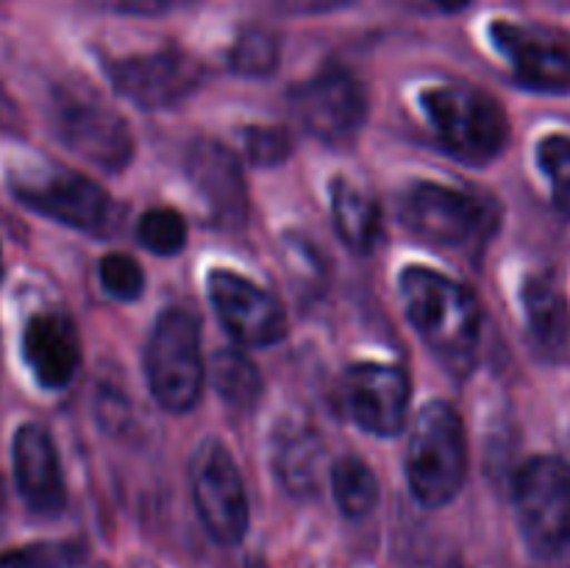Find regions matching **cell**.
<instances>
[{
  "label": "cell",
  "mask_w": 570,
  "mask_h": 568,
  "mask_svg": "<svg viewBox=\"0 0 570 568\" xmlns=\"http://www.w3.org/2000/svg\"><path fill=\"white\" fill-rule=\"evenodd\" d=\"M490 39L527 87L549 92L570 87V48L557 33L495 20L490 26Z\"/></svg>",
  "instance_id": "13"
},
{
  "label": "cell",
  "mask_w": 570,
  "mask_h": 568,
  "mask_svg": "<svg viewBox=\"0 0 570 568\" xmlns=\"http://www.w3.org/2000/svg\"><path fill=\"white\" fill-rule=\"evenodd\" d=\"M421 106L445 150L462 161L488 165L510 139L504 106L471 84L426 89L421 95Z\"/></svg>",
  "instance_id": "3"
},
{
  "label": "cell",
  "mask_w": 570,
  "mask_h": 568,
  "mask_svg": "<svg viewBox=\"0 0 570 568\" xmlns=\"http://www.w3.org/2000/svg\"><path fill=\"white\" fill-rule=\"evenodd\" d=\"M209 301L226 332L243 345H273L287 334V315L273 293L234 271L209 273Z\"/></svg>",
  "instance_id": "11"
},
{
  "label": "cell",
  "mask_w": 570,
  "mask_h": 568,
  "mask_svg": "<svg viewBox=\"0 0 570 568\" xmlns=\"http://www.w3.org/2000/svg\"><path fill=\"white\" fill-rule=\"evenodd\" d=\"M273 468L278 482L298 499L315 496L323 473V443L312 429L287 427L276 438Z\"/></svg>",
  "instance_id": "18"
},
{
  "label": "cell",
  "mask_w": 570,
  "mask_h": 568,
  "mask_svg": "<svg viewBox=\"0 0 570 568\" xmlns=\"http://www.w3.org/2000/svg\"><path fill=\"white\" fill-rule=\"evenodd\" d=\"M109 9L122 11V14H137V17H161L170 11L187 9L195 0H104Z\"/></svg>",
  "instance_id": "29"
},
{
  "label": "cell",
  "mask_w": 570,
  "mask_h": 568,
  "mask_svg": "<svg viewBox=\"0 0 570 568\" xmlns=\"http://www.w3.org/2000/svg\"><path fill=\"white\" fill-rule=\"evenodd\" d=\"M100 284L117 301H137L145 290V273L128 254H109L100 262Z\"/></svg>",
  "instance_id": "27"
},
{
  "label": "cell",
  "mask_w": 570,
  "mask_h": 568,
  "mask_svg": "<svg viewBox=\"0 0 570 568\" xmlns=\"http://www.w3.org/2000/svg\"><path fill=\"white\" fill-rule=\"evenodd\" d=\"M468 477L462 418L449 401H429L412 423L406 443V479L423 507L438 510L456 499Z\"/></svg>",
  "instance_id": "2"
},
{
  "label": "cell",
  "mask_w": 570,
  "mask_h": 568,
  "mask_svg": "<svg viewBox=\"0 0 570 568\" xmlns=\"http://www.w3.org/2000/svg\"><path fill=\"white\" fill-rule=\"evenodd\" d=\"M17 200L39 215L81 232H106L111 223V198L98 182L65 167H22L9 176Z\"/></svg>",
  "instance_id": "7"
},
{
  "label": "cell",
  "mask_w": 570,
  "mask_h": 568,
  "mask_svg": "<svg viewBox=\"0 0 570 568\" xmlns=\"http://www.w3.org/2000/svg\"><path fill=\"white\" fill-rule=\"evenodd\" d=\"M293 154V137L287 128L250 126L245 128V156L259 167H276Z\"/></svg>",
  "instance_id": "28"
},
{
  "label": "cell",
  "mask_w": 570,
  "mask_h": 568,
  "mask_svg": "<svg viewBox=\"0 0 570 568\" xmlns=\"http://www.w3.org/2000/svg\"><path fill=\"white\" fill-rule=\"evenodd\" d=\"M131 568H156V566H154V562H145V560H139V562H134Z\"/></svg>",
  "instance_id": "32"
},
{
  "label": "cell",
  "mask_w": 570,
  "mask_h": 568,
  "mask_svg": "<svg viewBox=\"0 0 570 568\" xmlns=\"http://www.w3.org/2000/svg\"><path fill=\"white\" fill-rule=\"evenodd\" d=\"M0 278H3V254H0Z\"/></svg>",
  "instance_id": "33"
},
{
  "label": "cell",
  "mask_w": 570,
  "mask_h": 568,
  "mask_svg": "<svg viewBox=\"0 0 570 568\" xmlns=\"http://www.w3.org/2000/svg\"><path fill=\"white\" fill-rule=\"evenodd\" d=\"M11 457H14L17 490L28 510L42 518L59 516L67 505V490L48 429L39 423H26L17 429Z\"/></svg>",
  "instance_id": "14"
},
{
  "label": "cell",
  "mask_w": 570,
  "mask_h": 568,
  "mask_svg": "<svg viewBox=\"0 0 570 568\" xmlns=\"http://www.w3.org/2000/svg\"><path fill=\"white\" fill-rule=\"evenodd\" d=\"M83 557L87 549L76 540H42L6 551L0 557V568H76Z\"/></svg>",
  "instance_id": "23"
},
{
  "label": "cell",
  "mask_w": 570,
  "mask_h": 568,
  "mask_svg": "<svg viewBox=\"0 0 570 568\" xmlns=\"http://www.w3.org/2000/svg\"><path fill=\"white\" fill-rule=\"evenodd\" d=\"M195 510L206 532L223 546L243 543L248 532L250 507L245 482L232 451L217 438L204 440L189 462Z\"/></svg>",
  "instance_id": "8"
},
{
  "label": "cell",
  "mask_w": 570,
  "mask_h": 568,
  "mask_svg": "<svg viewBox=\"0 0 570 568\" xmlns=\"http://www.w3.org/2000/svg\"><path fill=\"white\" fill-rule=\"evenodd\" d=\"M410 376L384 362H360L345 373V404L351 418L371 434H390L404 427L410 410Z\"/></svg>",
  "instance_id": "12"
},
{
  "label": "cell",
  "mask_w": 570,
  "mask_h": 568,
  "mask_svg": "<svg viewBox=\"0 0 570 568\" xmlns=\"http://www.w3.org/2000/svg\"><path fill=\"white\" fill-rule=\"evenodd\" d=\"M438 6H443V9L449 11H456V9H465L468 3H473V0H434Z\"/></svg>",
  "instance_id": "31"
},
{
  "label": "cell",
  "mask_w": 570,
  "mask_h": 568,
  "mask_svg": "<svg viewBox=\"0 0 570 568\" xmlns=\"http://www.w3.org/2000/svg\"><path fill=\"white\" fill-rule=\"evenodd\" d=\"M106 76L139 109H170L198 89L200 65L184 50L167 48L109 61Z\"/></svg>",
  "instance_id": "10"
},
{
  "label": "cell",
  "mask_w": 570,
  "mask_h": 568,
  "mask_svg": "<svg viewBox=\"0 0 570 568\" xmlns=\"http://www.w3.org/2000/svg\"><path fill=\"white\" fill-rule=\"evenodd\" d=\"M523 310H527L529 332L543 349H560L568 337V306L560 290L549 278H529L523 284Z\"/></svg>",
  "instance_id": "20"
},
{
  "label": "cell",
  "mask_w": 570,
  "mask_h": 568,
  "mask_svg": "<svg viewBox=\"0 0 570 568\" xmlns=\"http://www.w3.org/2000/svg\"><path fill=\"white\" fill-rule=\"evenodd\" d=\"M212 379L226 404L237 407V410H248L259 401L262 393V376L256 371L254 362L237 349L217 351L212 360Z\"/></svg>",
  "instance_id": "22"
},
{
  "label": "cell",
  "mask_w": 570,
  "mask_h": 568,
  "mask_svg": "<svg viewBox=\"0 0 570 568\" xmlns=\"http://www.w3.org/2000/svg\"><path fill=\"white\" fill-rule=\"evenodd\" d=\"M187 176L223 228L245 226L248 195L237 156L220 143L198 139L187 150Z\"/></svg>",
  "instance_id": "15"
},
{
  "label": "cell",
  "mask_w": 570,
  "mask_h": 568,
  "mask_svg": "<svg viewBox=\"0 0 570 568\" xmlns=\"http://www.w3.org/2000/svg\"><path fill=\"white\" fill-rule=\"evenodd\" d=\"M332 479V493L340 510L348 518H365L373 512L379 501L376 473L360 460V457H340L328 471Z\"/></svg>",
  "instance_id": "21"
},
{
  "label": "cell",
  "mask_w": 570,
  "mask_h": 568,
  "mask_svg": "<svg viewBox=\"0 0 570 568\" xmlns=\"http://www.w3.org/2000/svg\"><path fill=\"white\" fill-rule=\"evenodd\" d=\"M22 356L42 388H67L81 362V340H78L76 323L61 312L33 315L22 332Z\"/></svg>",
  "instance_id": "17"
},
{
  "label": "cell",
  "mask_w": 570,
  "mask_h": 568,
  "mask_svg": "<svg viewBox=\"0 0 570 568\" xmlns=\"http://www.w3.org/2000/svg\"><path fill=\"white\" fill-rule=\"evenodd\" d=\"M148 388L161 410L187 412L198 404L204 388L200 326L187 310H165L156 317L145 351Z\"/></svg>",
  "instance_id": "5"
},
{
  "label": "cell",
  "mask_w": 570,
  "mask_h": 568,
  "mask_svg": "<svg viewBox=\"0 0 570 568\" xmlns=\"http://www.w3.org/2000/svg\"><path fill=\"white\" fill-rule=\"evenodd\" d=\"M0 501H3V499H0Z\"/></svg>",
  "instance_id": "34"
},
{
  "label": "cell",
  "mask_w": 570,
  "mask_h": 568,
  "mask_svg": "<svg viewBox=\"0 0 570 568\" xmlns=\"http://www.w3.org/2000/svg\"><path fill=\"white\" fill-rule=\"evenodd\" d=\"M295 120L323 143H348L360 131L367 115V95L354 76L326 70L301 81L287 95Z\"/></svg>",
  "instance_id": "9"
},
{
  "label": "cell",
  "mask_w": 570,
  "mask_h": 568,
  "mask_svg": "<svg viewBox=\"0 0 570 568\" xmlns=\"http://www.w3.org/2000/svg\"><path fill=\"white\" fill-rule=\"evenodd\" d=\"M228 61H232V70L239 72V76H248V78L271 76L278 65L276 37L267 31H259V28H250V31L239 33Z\"/></svg>",
  "instance_id": "25"
},
{
  "label": "cell",
  "mask_w": 570,
  "mask_h": 568,
  "mask_svg": "<svg viewBox=\"0 0 570 568\" xmlns=\"http://www.w3.org/2000/svg\"><path fill=\"white\" fill-rule=\"evenodd\" d=\"M139 243L159 256H176L187 245V221L176 209L156 206L139 217Z\"/></svg>",
  "instance_id": "24"
},
{
  "label": "cell",
  "mask_w": 570,
  "mask_h": 568,
  "mask_svg": "<svg viewBox=\"0 0 570 568\" xmlns=\"http://www.w3.org/2000/svg\"><path fill=\"white\" fill-rule=\"evenodd\" d=\"M399 287L406 315L434 360L454 376H468L482 340V306L473 290L421 265L404 267Z\"/></svg>",
  "instance_id": "1"
},
{
  "label": "cell",
  "mask_w": 570,
  "mask_h": 568,
  "mask_svg": "<svg viewBox=\"0 0 570 568\" xmlns=\"http://www.w3.org/2000/svg\"><path fill=\"white\" fill-rule=\"evenodd\" d=\"M538 161L546 178L551 182L554 206L570 217V137L568 134H551L538 145Z\"/></svg>",
  "instance_id": "26"
},
{
  "label": "cell",
  "mask_w": 570,
  "mask_h": 568,
  "mask_svg": "<svg viewBox=\"0 0 570 568\" xmlns=\"http://www.w3.org/2000/svg\"><path fill=\"white\" fill-rule=\"evenodd\" d=\"M332 215H334V228H337L340 239H343L351 251L367 254V251L376 245L379 226H382L376 200H373L360 184L351 182L348 176L334 178Z\"/></svg>",
  "instance_id": "19"
},
{
  "label": "cell",
  "mask_w": 570,
  "mask_h": 568,
  "mask_svg": "<svg viewBox=\"0 0 570 568\" xmlns=\"http://www.w3.org/2000/svg\"><path fill=\"white\" fill-rule=\"evenodd\" d=\"M348 0H278V6L293 14H323V11L340 9Z\"/></svg>",
  "instance_id": "30"
},
{
  "label": "cell",
  "mask_w": 570,
  "mask_h": 568,
  "mask_svg": "<svg viewBox=\"0 0 570 568\" xmlns=\"http://www.w3.org/2000/svg\"><path fill=\"white\" fill-rule=\"evenodd\" d=\"M61 137L76 154L117 173L131 161L134 137L128 123L115 109L100 104H70L61 109Z\"/></svg>",
  "instance_id": "16"
},
{
  "label": "cell",
  "mask_w": 570,
  "mask_h": 568,
  "mask_svg": "<svg viewBox=\"0 0 570 568\" xmlns=\"http://www.w3.org/2000/svg\"><path fill=\"white\" fill-rule=\"evenodd\" d=\"M399 215L415 237L443 248H465L473 239H488L499 226L493 200L434 182L412 184L401 195Z\"/></svg>",
  "instance_id": "4"
},
{
  "label": "cell",
  "mask_w": 570,
  "mask_h": 568,
  "mask_svg": "<svg viewBox=\"0 0 570 568\" xmlns=\"http://www.w3.org/2000/svg\"><path fill=\"white\" fill-rule=\"evenodd\" d=\"M518 523L529 549L543 557L570 546V466L554 457H534L512 484Z\"/></svg>",
  "instance_id": "6"
}]
</instances>
